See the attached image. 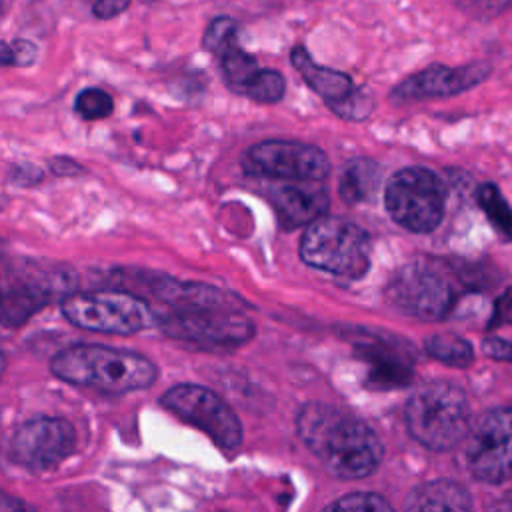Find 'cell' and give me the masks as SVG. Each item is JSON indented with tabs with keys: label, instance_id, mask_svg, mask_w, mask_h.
Instances as JSON below:
<instances>
[{
	"label": "cell",
	"instance_id": "obj_27",
	"mask_svg": "<svg viewBox=\"0 0 512 512\" xmlns=\"http://www.w3.org/2000/svg\"><path fill=\"white\" fill-rule=\"evenodd\" d=\"M36 56L38 46L32 40H0V66H30Z\"/></svg>",
	"mask_w": 512,
	"mask_h": 512
},
{
	"label": "cell",
	"instance_id": "obj_31",
	"mask_svg": "<svg viewBox=\"0 0 512 512\" xmlns=\"http://www.w3.org/2000/svg\"><path fill=\"white\" fill-rule=\"evenodd\" d=\"M132 0H96L92 6V14L100 20H110L118 14H122Z\"/></svg>",
	"mask_w": 512,
	"mask_h": 512
},
{
	"label": "cell",
	"instance_id": "obj_8",
	"mask_svg": "<svg viewBox=\"0 0 512 512\" xmlns=\"http://www.w3.org/2000/svg\"><path fill=\"white\" fill-rule=\"evenodd\" d=\"M160 404L180 420L200 428L220 450L234 454L242 444V424L236 412L210 388L178 384L166 390Z\"/></svg>",
	"mask_w": 512,
	"mask_h": 512
},
{
	"label": "cell",
	"instance_id": "obj_11",
	"mask_svg": "<svg viewBox=\"0 0 512 512\" xmlns=\"http://www.w3.org/2000/svg\"><path fill=\"white\" fill-rule=\"evenodd\" d=\"M242 168L270 180H324L330 160L322 148L294 140H264L244 152Z\"/></svg>",
	"mask_w": 512,
	"mask_h": 512
},
{
	"label": "cell",
	"instance_id": "obj_12",
	"mask_svg": "<svg viewBox=\"0 0 512 512\" xmlns=\"http://www.w3.org/2000/svg\"><path fill=\"white\" fill-rule=\"evenodd\" d=\"M76 448V430L64 418L36 416L18 426L10 442V458L34 472L54 468Z\"/></svg>",
	"mask_w": 512,
	"mask_h": 512
},
{
	"label": "cell",
	"instance_id": "obj_10",
	"mask_svg": "<svg viewBox=\"0 0 512 512\" xmlns=\"http://www.w3.org/2000/svg\"><path fill=\"white\" fill-rule=\"evenodd\" d=\"M464 458L470 474L488 484L512 478V410L496 408L482 414L466 434Z\"/></svg>",
	"mask_w": 512,
	"mask_h": 512
},
{
	"label": "cell",
	"instance_id": "obj_26",
	"mask_svg": "<svg viewBox=\"0 0 512 512\" xmlns=\"http://www.w3.org/2000/svg\"><path fill=\"white\" fill-rule=\"evenodd\" d=\"M236 42V22L228 16H218L214 18L202 38V46L212 52V54H220L224 48H228L230 44Z\"/></svg>",
	"mask_w": 512,
	"mask_h": 512
},
{
	"label": "cell",
	"instance_id": "obj_14",
	"mask_svg": "<svg viewBox=\"0 0 512 512\" xmlns=\"http://www.w3.org/2000/svg\"><path fill=\"white\" fill-rule=\"evenodd\" d=\"M322 180H282L266 188V196L284 228L310 224L326 214L328 194Z\"/></svg>",
	"mask_w": 512,
	"mask_h": 512
},
{
	"label": "cell",
	"instance_id": "obj_21",
	"mask_svg": "<svg viewBox=\"0 0 512 512\" xmlns=\"http://www.w3.org/2000/svg\"><path fill=\"white\" fill-rule=\"evenodd\" d=\"M424 350L430 358L454 368H468L474 362L470 342L456 334H432L424 340Z\"/></svg>",
	"mask_w": 512,
	"mask_h": 512
},
{
	"label": "cell",
	"instance_id": "obj_35",
	"mask_svg": "<svg viewBox=\"0 0 512 512\" xmlns=\"http://www.w3.org/2000/svg\"><path fill=\"white\" fill-rule=\"evenodd\" d=\"M4 368H6V358H4V354H2V350H0V378H2V374H4Z\"/></svg>",
	"mask_w": 512,
	"mask_h": 512
},
{
	"label": "cell",
	"instance_id": "obj_15",
	"mask_svg": "<svg viewBox=\"0 0 512 512\" xmlns=\"http://www.w3.org/2000/svg\"><path fill=\"white\" fill-rule=\"evenodd\" d=\"M292 66L300 72L304 82L328 104L334 106L354 92V82L348 74L320 66L312 60L304 46H294L290 52Z\"/></svg>",
	"mask_w": 512,
	"mask_h": 512
},
{
	"label": "cell",
	"instance_id": "obj_1",
	"mask_svg": "<svg viewBox=\"0 0 512 512\" xmlns=\"http://www.w3.org/2000/svg\"><path fill=\"white\" fill-rule=\"evenodd\" d=\"M150 292L164 304L156 324L172 338L198 348L228 350L242 346L254 334V324L232 294L198 282L156 278Z\"/></svg>",
	"mask_w": 512,
	"mask_h": 512
},
{
	"label": "cell",
	"instance_id": "obj_34",
	"mask_svg": "<svg viewBox=\"0 0 512 512\" xmlns=\"http://www.w3.org/2000/svg\"><path fill=\"white\" fill-rule=\"evenodd\" d=\"M466 4H472L474 8H500L504 6L508 0H464Z\"/></svg>",
	"mask_w": 512,
	"mask_h": 512
},
{
	"label": "cell",
	"instance_id": "obj_18",
	"mask_svg": "<svg viewBox=\"0 0 512 512\" xmlns=\"http://www.w3.org/2000/svg\"><path fill=\"white\" fill-rule=\"evenodd\" d=\"M404 508L418 510H470L472 496L460 482L440 478L416 486L404 500Z\"/></svg>",
	"mask_w": 512,
	"mask_h": 512
},
{
	"label": "cell",
	"instance_id": "obj_20",
	"mask_svg": "<svg viewBox=\"0 0 512 512\" xmlns=\"http://www.w3.org/2000/svg\"><path fill=\"white\" fill-rule=\"evenodd\" d=\"M218 60H220V70H222L224 82L236 94H242L246 84L258 72L256 58L252 54H248L246 50H242L236 42L230 44L228 48H224L218 54Z\"/></svg>",
	"mask_w": 512,
	"mask_h": 512
},
{
	"label": "cell",
	"instance_id": "obj_30",
	"mask_svg": "<svg viewBox=\"0 0 512 512\" xmlns=\"http://www.w3.org/2000/svg\"><path fill=\"white\" fill-rule=\"evenodd\" d=\"M482 350L486 356L500 360V362H512V344L498 336H486L482 340Z\"/></svg>",
	"mask_w": 512,
	"mask_h": 512
},
{
	"label": "cell",
	"instance_id": "obj_13",
	"mask_svg": "<svg viewBox=\"0 0 512 512\" xmlns=\"http://www.w3.org/2000/svg\"><path fill=\"white\" fill-rule=\"evenodd\" d=\"M488 74H490V66L486 62H472L456 68L434 64L402 80L392 90V98L422 100V98L454 96L484 82Z\"/></svg>",
	"mask_w": 512,
	"mask_h": 512
},
{
	"label": "cell",
	"instance_id": "obj_2",
	"mask_svg": "<svg viewBox=\"0 0 512 512\" xmlns=\"http://www.w3.org/2000/svg\"><path fill=\"white\" fill-rule=\"evenodd\" d=\"M296 432L334 478H366L384 458L378 434L364 420L332 404L308 402L302 406L296 416Z\"/></svg>",
	"mask_w": 512,
	"mask_h": 512
},
{
	"label": "cell",
	"instance_id": "obj_3",
	"mask_svg": "<svg viewBox=\"0 0 512 512\" xmlns=\"http://www.w3.org/2000/svg\"><path fill=\"white\" fill-rule=\"evenodd\" d=\"M56 378L104 394H126L148 388L158 378L156 364L132 350L100 344H76L60 350L50 360Z\"/></svg>",
	"mask_w": 512,
	"mask_h": 512
},
{
	"label": "cell",
	"instance_id": "obj_23",
	"mask_svg": "<svg viewBox=\"0 0 512 512\" xmlns=\"http://www.w3.org/2000/svg\"><path fill=\"white\" fill-rule=\"evenodd\" d=\"M284 90L286 80L280 72L272 68H258V72L246 84L242 96H248L250 100L260 104H274L284 96Z\"/></svg>",
	"mask_w": 512,
	"mask_h": 512
},
{
	"label": "cell",
	"instance_id": "obj_25",
	"mask_svg": "<svg viewBox=\"0 0 512 512\" xmlns=\"http://www.w3.org/2000/svg\"><path fill=\"white\" fill-rule=\"evenodd\" d=\"M328 510H342V512H386L392 510V504L376 492H352L336 502L328 504Z\"/></svg>",
	"mask_w": 512,
	"mask_h": 512
},
{
	"label": "cell",
	"instance_id": "obj_6",
	"mask_svg": "<svg viewBox=\"0 0 512 512\" xmlns=\"http://www.w3.org/2000/svg\"><path fill=\"white\" fill-rule=\"evenodd\" d=\"M60 308L70 324L92 332L128 336L156 326V312L128 290L74 292Z\"/></svg>",
	"mask_w": 512,
	"mask_h": 512
},
{
	"label": "cell",
	"instance_id": "obj_19",
	"mask_svg": "<svg viewBox=\"0 0 512 512\" xmlns=\"http://www.w3.org/2000/svg\"><path fill=\"white\" fill-rule=\"evenodd\" d=\"M378 174V164L368 158L348 162L340 176V196L350 204L368 200L378 186Z\"/></svg>",
	"mask_w": 512,
	"mask_h": 512
},
{
	"label": "cell",
	"instance_id": "obj_7",
	"mask_svg": "<svg viewBox=\"0 0 512 512\" xmlns=\"http://www.w3.org/2000/svg\"><path fill=\"white\" fill-rule=\"evenodd\" d=\"M384 206L398 226L416 234L432 232L444 216L446 186L436 172L406 166L388 178Z\"/></svg>",
	"mask_w": 512,
	"mask_h": 512
},
{
	"label": "cell",
	"instance_id": "obj_33",
	"mask_svg": "<svg viewBox=\"0 0 512 512\" xmlns=\"http://www.w3.org/2000/svg\"><path fill=\"white\" fill-rule=\"evenodd\" d=\"M52 168H54V172H56V174H66V172H68V168H70V170H74V172H78V170H80V166H78V164H74L70 158H58V160H54Z\"/></svg>",
	"mask_w": 512,
	"mask_h": 512
},
{
	"label": "cell",
	"instance_id": "obj_17",
	"mask_svg": "<svg viewBox=\"0 0 512 512\" xmlns=\"http://www.w3.org/2000/svg\"><path fill=\"white\" fill-rule=\"evenodd\" d=\"M50 288L36 282H2L0 286V322L8 326L24 324L32 314L46 306Z\"/></svg>",
	"mask_w": 512,
	"mask_h": 512
},
{
	"label": "cell",
	"instance_id": "obj_4",
	"mask_svg": "<svg viewBox=\"0 0 512 512\" xmlns=\"http://www.w3.org/2000/svg\"><path fill=\"white\" fill-rule=\"evenodd\" d=\"M404 414L410 436L436 452L460 444L472 424L466 392L444 380L418 386L410 394Z\"/></svg>",
	"mask_w": 512,
	"mask_h": 512
},
{
	"label": "cell",
	"instance_id": "obj_5",
	"mask_svg": "<svg viewBox=\"0 0 512 512\" xmlns=\"http://www.w3.org/2000/svg\"><path fill=\"white\" fill-rule=\"evenodd\" d=\"M370 246V236L358 224L338 216H320L300 238V258L344 280H360L370 268Z\"/></svg>",
	"mask_w": 512,
	"mask_h": 512
},
{
	"label": "cell",
	"instance_id": "obj_16",
	"mask_svg": "<svg viewBox=\"0 0 512 512\" xmlns=\"http://www.w3.org/2000/svg\"><path fill=\"white\" fill-rule=\"evenodd\" d=\"M358 352L368 362L370 382L376 388H400L412 378V366L406 352L390 346L388 342H372L358 346Z\"/></svg>",
	"mask_w": 512,
	"mask_h": 512
},
{
	"label": "cell",
	"instance_id": "obj_32",
	"mask_svg": "<svg viewBox=\"0 0 512 512\" xmlns=\"http://www.w3.org/2000/svg\"><path fill=\"white\" fill-rule=\"evenodd\" d=\"M2 510H30V506L6 492H0V512Z\"/></svg>",
	"mask_w": 512,
	"mask_h": 512
},
{
	"label": "cell",
	"instance_id": "obj_9",
	"mask_svg": "<svg viewBox=\"0 0 512 512\" xmlns=\"http://www.w3.org/2000/svg\"><path fill=\"white\" fill-rule=\"evenodd\" d=\"M386 294L398 310L418 320H442L456 302L452 282L436 266L424 260L410 262L394 272Z\"/></svg>",
	"mask_w": 512,
	"mask_h": 512
},
{
	"label": "cell",
	"instance_id": "obj_29",
	"mask_svg": "<svg viewBox=\"0 0 512 512\" xmlns=\"http://www.w3.org/2000/svg\"><path fill=\"white\" fill-rule=\"evenodd\" d=\"M502 324H512V288H506L496 298L488 328H496V326H502Z\"/></svg>",
	"mask_w": 512,
	"mask_h": 512
},
{
	"label": "cell",
	"instance_id": "obj_24",
	"mask_svg": "<svg viewBox=\"0 0 512 512\" xmlns=\"http://www.w3.org/2000/svg\"><path fill=\"white\" fill-rule=\"evenodd\" d=\"M74 108L84 120H102L112 114L114 102L108 92L100 88H86L76 96Z\"/></svg>",
	"mask_w": 512,
	"mask_h": 512
},
{
	"label": "cell",
	"instance_id": "obj_22",
	"mask_svg": "<svg viewBox=\"0 0 512 512\" xmlns=\"http://www.w3.org/2000/svg\"><path fill=\"white\" fill-rule=\"evenodd\" d=\"M476 202L484 216L490 220L492 228L504 238L512 240V208L498 190L496 184L484 182L476 188Z\"/></svg>",
	"mask_w": 512,
	"mask_h": 512
},
{
	"label": "cell",
	"instance_id": "obj_28",
	"mask_svg": "<svg viewBox=\"0 0 512 512\" xmlns=\"http://www.w3.org/2000/svg\"><path fill=\"white\" fill-rule=\"evenodd\" d=\"M372 108H374L372 96L360 88H354V92L350 96H346L342 102L330 106V110L344 120H364L372 112Z\"/></svg>",
	"mask_w": 512,
	"mask_h": 512
}]
</instances>
